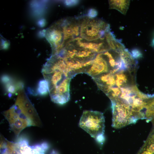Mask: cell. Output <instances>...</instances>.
Masks as SVG:
<instances>
[{"label":"cell","instance_id":"cell-8","mask_svg":"<svg viewBox=\"0 0 154 154\" xmlns=\"http://www.w3.org/2000/svg\"><path fill=\"white\" fill-rule=\"evenodd\" d=\"M105 37L111 50L120 53L125 48V46L120 40L115 38L114 35L110 31V29L106 32Z\"/></svg>","mask_w":154,"mask_h":154},{"label":"cell","instance_id":"cell-1","mask_svg":"<svg viewBox=\"0 0 154 154\" xmlns=\"http://www.w3.org/2000/svg\"><path fill=\"white\" fill-rule=\"evenodd\" d=\"M79 125L96 141L99 142L104 141L105 119L102 112L91 110L84 111Z\"/></svg>","mask_w":154,"mask_h":154},{"label":"cell","instance_id":"cell-10","mask_svg":"<svg viewBox=\"0 0 154 154\" xmlns=\"http://www.w3.org/2000/svg\"><path fill=\"white\" fill-rule=\"evenodd\" d=\"M109 8L119 11L125 15L128 9L130 3L129 0H113L109 1Z\"/></svg>","mask_w":154,"mask_h":154},{"label":"cell","instance_id":"cell-4","mask_svg":"<svg viewBox=\"0 0 154 154\" xmlns=\"http://www.w3.org/2000/svg\"><path fill=\"white\" fill-rule=\"evenodd\" d=\"M15 104L32 122L33 125H39L40 121L37 113L23 88L18 91Z\"/></svg>","mask_w":154,"mask_h":154},{"label":"cell","instance_id":"cell-11","mask_svg":"<svg viewBox=\"0 0 154 154\" xmlns=\"http://www.w3.org/2000/svg\"><path fill=\"white\" fill-rule=\"evenodd\" d=\"M145 119L148 121H154V98L151 97L146 107Z\"/></svg>","mask_w":154,"mask_h":154},{"label":"cell","instance_id":"cell-9","mask_svg":"<svg viewBox=\"0 0 154 154\" xmlns=\"http://www.w3.org/2000/svg\"><path fill=\"white\" fill-rule=\"evenodd\" d=\"M1 80L3 84H5L6 90L9 93H17L19 90L23 88L22 82H15L8 75H3Z\"/></svg>","mask_w":154,"mask_h":154},{"label":"cell","instance_id":"cell-13","mask_svg":"<svg viewBox=\"0 0 154 154\" xmlns=\"http://www.w3.org/2000/svg\"><path fill=\"white\" fill-rule=\"evenodd\" d=\"M131 54L134 59L139 58L142 56V54L141 52L137 48L133 49L131 51Z\"/></svg>","mask_w":154,"mask_h":154},{"label":"cell","instance_id":"cell-12","mask_svg":"<svg viewBox=\"0 0 154 154\" xmlns=\"http://www.w3.org/2000/svg\"><path fill=\"white\" fill-rule=\"evenodd\" d=\"M37 91L38 93L41 95H45L48 92L47 84L45 80H42L39 82Z\"/></svg>","mask_w":154,"mask_h":154},{"label":"cell","instance_id":"cell-6","mask_svg":"<svg viewBox=\"0 0 154 154\" xmlns=\"http://www.w3.org/2000/svg\"><path fill=\"white\" fill-rule=\"evenodd\" d=\"M58 22L64 36V47L68 43L80 37L79 18H68L61 20Z\"/></svg>","mask_w":154,"mask_h":154},{"label":"cell","instance_id":"cell-3","mask_svg":"<svg viewBox=\"0 0 154 154\" xmlns=\"http://www.w3.org/2000/svg\"><path fill=\"white\" fill-rule=\"evenodd\" d=\"M4 115L9 122L11 129L17 136L25 128L33 125L31 121L15 104L4 112Z\"/></svg>","mask_w":154,"mask_h":154},{"label":"cell","instance_id":"cell-5","mask_svg":"<svg viewBox=\"0 0 154 154\" xmlns=\"http://www.w3.org/2000/svg\"><path fill=\"white\" fill-rule=\"evenodd\" d=\"M113 70L106 51L97 54L85 73L94 78Z\"/></svg>","mask_w":154,"mask_h":154},{"label":"cell","instance_id":"cell-7","mask_svg":"<svg viewBox=\"0 0 154 154\" xmlns=\"http://www.w3.org/2000/svg\"><path fill=\"white\" fill-rule=\"evenodd\" d=\"M72 41L80 46L91 50L97 53L111 50L105 37L96 40L88 41L79 37Z\"/></svg>","mask_w":154,"mask_h":154},{"label":"cell","instance_id":"cell-15","mask_svg":"<svg viewBox=\"0 0 154 154\" xmlns=\"http://www.w3.org/2000/svg\"><path fill=\"white\" fill-rule=\"evenodd\" d=\"M152 45L154 47V38L153 39L152 42Z\"/></svg>","mask_w":154,"mask_h":154},{"label":"cell","instance_id":"cell-2","mask_svg":"<svg viewBox=\"0 0 154 154\" xmlns=\"http://www.w3.org/2000/svg\"><path fill=\"white\" fill-rule=\"evenodd\" d=\"M79 18L80 37L85 40L92 41L104 38L110 29L109 25L102 20L89 16Z\"/></svg>","mask_w":154,"mask_h":154},{"label":"cell","instance_id":"cell-14","mask_svg":"<svg viewBox=\"0 0 154 154\" xmlns=\"http://www.w3.org/2000/svg\"><path fill=\"white\" fill-rule=\"evenodd\" d=\"M137 154H154V151L150 152L140 149Z\"/></svg>","mask_w":154,"mask_h":154}]
</instances>
